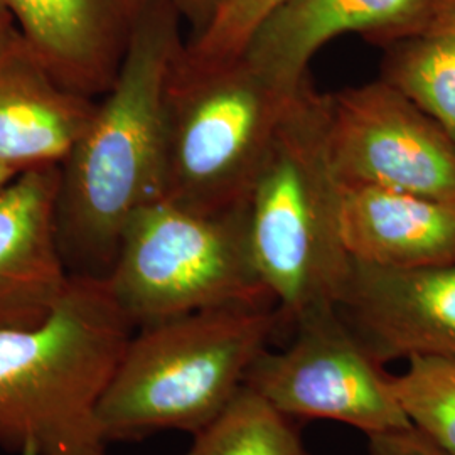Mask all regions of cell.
<instances>
[{
	"label": "cell",
	"instance_id": "13",
	"mask_svg": "<svg viewBox=\"0 0 455 455\" xmlns=\"http://www.w3.org/2000/svg\"><path fill=\"white\" fill-rule=\"evenodd\" d=\"M95 98L65 88L14 29L0 44V163L17 174L60 167L86 131Z\"/></svg>",
	"mask_w": 455,
	"mask_h": 455
},
{
	"label": "cell",
	"instance_id": "12",
	"mask_svg": "<svg viewBox=\"0 0 455 455\" xmlns=\"http://www.w3.org/2000/svg\"><path fill=\"white\" fill-rule=\"evenodd\" d=\"M434 0H283L251 34L244 60L268 80L299 90L312 58L332 39L359 34L387 48L419 29Z\"/></svg>",
	"mask_w": 455,
	"mask_h": 455
},
{
	"label": "cell",
	"instance_id": "14",
	"mask_svg": "<svg viewBox=\"0 0 455 455\" xmlns=\"http://www.w3.org/2000/svg\"><path fill=\"white\" fill-rule=\"evenodd\" d=\"M341 225L356 263L391 270L455 263V201L342 184Z\"/></svg>",
	"mask_w": 455,
	"mask_h": 455
},
{
	"label": "cell",
	"instance_id": "4",
	"mask_svg": "<svg viewBox=\"0 0 455 455\" xmlns=\"http://www.w3.org/2000/svg\"><path fill=\"white\" fill-rule=\"evenodd\" d=\"M280 321L275 306H229L137 327L98 402L100 437L201 432L243 388Z\"/></svg>",
	"mask_w": 455,
	"mask_h": 455
},
{
	"label": "cell",
	"instance_id": "16",
	"mask_svg": "<svg viewBox=\"0 0 455 455\" xmlns=\"http://www.w3.org/2000/svg\"><path fill=\"white\" fill-rule=\"evenodd\" d=\"M188 455H310L291 419L243 387L229 407L193 435Z\"/></svg>",
	"mask_w": 455,
	"mask_h": 455
},
{
	"label": "cell",
	"instance_id": "19",
	"mask_svg": "<svg viewBox=\"0 0 455 455\" xmlns=\"http://www.w3.org/2000/svg\"><path fill=\"white\" fill-rule=\"evenodd\" d=\"M370 455H451L408 425L368 437Z\"/></svg>",
	"mask_w": 455,
	"mask_h": 455
},
{
	"label": "cell",
	"instance_id": "1",
	"mask_svg": "<svg viewBox=\"0 0 455 455\" xmlns=\"http://www.w3.org/2000/svg\"><path fill=\"white\" fill-rule=\"evenodd\" d=\"M182 19L152 0L114 86L60 165L56 227L69 275L108 278L132 214L164 196L167 86Z\"/></svg>",
	"mask_w": 455,
	"mask_h": 455
},
{
	"label": "cell",
	"instance_id": "9",
	"mask_svg": "<svg viewBox=\"0 0 455 455\" xmlns=\"http://www.w3.org/2000/svg\"><path fill=\"white\" fill-rule=\"evenodd\" d=\"M339 309L381 364L455 358V263L391 270L353 261Z\"/></svg>",
	"mask_w": 455,
	"mask_h": 455
},
{
	"label": "cell",
	"instance_id": "5",
	"mask_svg": "<svg viewBox=\"0 0 455 455\" xmlns=\"http://www.w3.org/2000/svg\"><path fill=\"white\" fill-rule=\"evenodd\" d=\"M299 90L268 80L243 56L191 65L180 51L167 86L163 197L203 212L243 206Z\"/></svg>",
	"mask_w": 455,
	"mask_h": 455
},
{
	"label": "cell",
	"instance_id": "20",
	"mask_svg": "<svg viewBox=\"0 0 455 455\" xmlns=\"http://www.w3.org/2000/svg\"><path fill=\"white\" fill-rule=\"evenodd\" d=\"M178 14L182 22L193 28V34L199 33L208 26L212 17L227 4L228 0H165Z\"/></svg>",
	"mask_w": 455,
	"mask_h": 455
},
{
	"label": "cell",
	"instance_id": "15",
	"mask_svg": "<svg viewBox=\"0 0 455 455\" xmlns=\"http://www.w3.org/2000/svg\"><path fill=\"white\" fill-rule=\"evenodd\" d=\"M381 73L455 140V0H434L419 29L388 44Z\"/></svg>",
	"mask_w": 455,
	"mask_h": 455
},
{
	"label": "cell",
	"instance_id": "3",
	"mask_svg": "<svg viewBox=\"0 0 455 455\" xmlns=\"http://www.w3.org/2000/svg\"><path fill=\"white\" fill-rule=\"evenodd\" d=\"M342 182L327 147V95L304 83L244 199L246 233L280 317L339 306L353 260L341 225Z\"/></svg>",
	"mask_w": 455,
	"mask_h": 455
},
{
	"label": "cell",
	"instance_id": "22",
	"mask_svg": "<svg viewBox=\"0 0 455 455\" xmlns=\"http://www.w3.org/2000/svg\"><path fill=\"white\" fill-rule=\"evenodd\" d=\"M17 172H14L12 169H9L7 165H4V164L0 163V189L7 184V182H11V180L16 178Z\"/></svg>",
	"mask_w": 455,
	"mask_h": 455
},
{
	"label": "cell",
	"instance_id": "23",
	"mask_svg": "<svg viewBox=\"0 0 455 455\" xmlns=\"http://www.w3.org/2000/svg\"><path fill=\"white\" fill-rule=\"evenodd\" d=\"M86 455H107V447H103V449H100V451H95V452Z\"/></svg>",
	"mask_w": 455,
	"mask_h": 455
},
{
	"label": "cell",
	"instance_id": "11",
	"mask_svg": "<svg viewBox=\"0 0 455 455\" xmlns=\"http://www.w3.org/2000/svg\"><path fill=\"white\" fill-rule=\"evenodd\" d=\"M52 76L88 98L116 82L152 0H0Z\"/></svg>",
	"mask_w": 455,
	"mask_h": 455
},
{
	"label": "cell",
	"instance_id": "18",
	"mask_svg": "<svg viewBox=\"0 0 455 455\" xmlns=\"http://www.w3.org/2000/svg\"><path fill=\"white\" fill-rule=\"evenodd\" d=\"M283 0H228L204 29L182 48L191 65H218L242 56L251 34Z\"/></svg>",
	"mask_w": 455,
	"mask_h": 455
},
{
	"label": "cell",
	"instance_id": "8",
	"mask_svg": "<svg viewBox=\"0 0 455 455\" xmlns=\"http://www.w3.org/2000/svg\"><path fill=\"white\" fill-rule=\"evenodd\" d=\"M327 147L342 184L455 201V140L385 80L327 95Z\"/></svg>",
	"mask_w": 455,
	"mask_h": 455
},
{
	"label": "cell",
	"instance_id": "2",
	"mask_svg": "<svg viewBox=\"0 0 455 455\" xmlns=\"http://www.w3.org/2000/svg\"><path fill=\"white\" fill-rule=\"evenodd\" d=\"M133 331L108 278L82 275H71L44 323L0 331V447L19 455L107 447L98 402Z\"/></svg>",
	"mask_w": 455,
	"mask_h": 455
},
{
	"label": "cell",
	"instance_id": "6",
	"mask_svg": "<svg viewBox=\"0 0 455 455\" xmlns=\"http://www.w3.org/2000/svg\"><path fill=\"white\" fill-rule=\"evenodd\" d=\"M108 283L135 329L197 310L275 306L251 259L243 206L203 212L161 197L139 208Z\"/></svg>",
	"mask_w": 455,
	"mask_h": 455
},
{
	"label": "cell",
	"instance_id": "7",
	"mask_svg": "<svg viewBox=\"0 0 455 455\" xmlns=\"http://www.w3.org/2000/svg\"><path fill=\"white\" fill-rule=\"evenodd\" d=\"M283 351L265 349L244 387L289 419L346 423L366 437L408 427L391 374L347 323L339 306L312 310L295 323Z\"/></svg>",
	"mask_w": 455,
	"mask_h": 455
},
{
	"label": "cell",
	"instance_id": "21",
	"mask_svg": "<svg viewBox=\"0 0 455 455\" xmlns=\"http://www.w3.org/2000/svg\"><path fill=\"white\" fill-rule=\"evenodd\" d=\"M16 29V22L7 11V7L0 2V44L9 37V34Z\"/></svg>",
	"mask_w": 455,
	"mask_h": 455
},
{
	"label": "cell",
	"instance_id": "17",
	"mask_svg": "<svg viewBox=\"0 0 455 455\" xmlns=\"http://www.w3.org/2000/svg\"><path fill=\"white\" fill-rule=\"evenodd\" d=\"M391 388L411 427L455 455V358L411 356Z\"/></svg>",
	"mask_w": 455,
	"mask_h": 455
},
{
	"label": "cell",
	"instance_id": "10",
	"mask_svg": "<svg viewBox=\"0 0 455 455\" xmlns=\"http://www.w3.org/2000/svg\"><path fill=\"white\" fill-rule=\"evenodd\" d=\"M60 167L17 174L0 189V331L41 324L69 285L56 227Z\"/></svg>",
	"mask_w": 455,
	"mask_h": 455
}]
</instances>
